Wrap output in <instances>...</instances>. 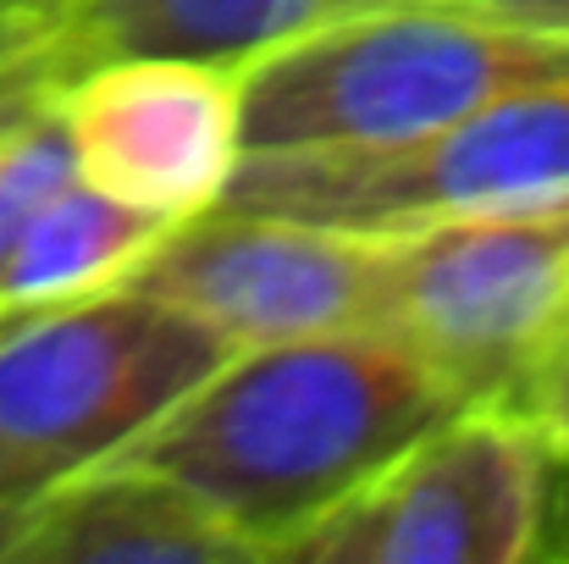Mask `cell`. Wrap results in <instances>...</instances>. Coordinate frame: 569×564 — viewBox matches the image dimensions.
I'll list each match as a JSON object with an SVG mask.
<instances>
[{
  "mask_svg": "<svg viewBox=\"0 0 569 564\" xmlns=\"http://www.w3.org/2000/svg\"><path fill=\"white\" fill-rule=\"evenodd\" d=\"M431 6H459V11H476V17H492V22H509V28H526L537 39L569 44V0H431Z\"/></svg>",
  "mask_w": 569,
  "mask_h": 564,
  "instance_id": "obj_14",
  "label": "cell"
},
{
  "mask_svg": "<svg viewBox=\"0 0 569 564\" xmlns=\"http://www.w3.org/2000/svg\"><path fill=\"white\" fill-rule=\"evenodd\" d=\"M232 349L133 288L0 327V521L117 459Z\"/></svg>",
  "mask_w": 569,
  "mask_h": 564,
  "instance_id": "obj_3",
  "label": "cell"
},
{
  "mask_svg": "<svg viewBox=\"0 0 569 564\" xmlns=\"http://www.w3.org/2000/svg\"><path fill=\"white\" fill-rule=\"evenodd\" d=\"M569 321V205L377 238L371 333L403 344L459 404H515Z\"/></svg>",
  "mask_w": 569,
  "mask_h": 564,
  "instance_id": "obj_5",
  "label": "cell"
},
{
  "mask_svg": "<svg viewBox=\"0 0 569 564\" xmlns=\"http://www.w3.org/2000/svg\"><path fill=\"white\" fill-rule=\"evenodd\" d=\"M0 564H254V554L172 476L106 459L22 504Z\"/></svg>",
  "mask_w": 569,
  "mask_h": 564,
  "instance_id": "obj_9",
  "label": "cell"
},
{
  "mask_svg": "<svg viewBox=\"0 0 569 564\" xmlns=\"http://www.w3.org/2000/svg\"><path fill=\"white\" fill-rule=\"evenodd\" d=\"M72 17V0H0V72L50 67V50Z\"/></svg>",
  "mask_w": 569,
  "mask_h": 564,
  "instance_id": "obj_13",
  "label": "cell"
},
{
  "mask_svg": "<svg viewBox=\"0 0 569 564\" xmlns=\"http://www.w3.org/2000/svg\"><path fill=\"white\" fill-rule=\"evenodd\" d=\"M72 167L156 221L221 205L243 161L238 67L193 56H106L50 83Z\"/></svg>",
  "mask_w": 569,
  "mask_h": 564,
  "instance_id": "obj_8",
  "label": "cell"
},
{
  "mask_svg": "<svg viewBox=\"0 0 569 564\" xmlns=\"http://www.w3.org/2000/svg\"><path fill=\"white\" fill-rule=\"evenodd\" d=\"M161 227L167 221L128 210L111 194L72 178L33 210V221L0 260V327L117 288L161 238Z\"/></svg>",
  "mask_w": 569,
  "mask_h": 564,
  "instance_id": "obj_11",
  "label": "cell"
},
{
  "mask_svg": "<svg viewBox=\"0 0 569 564\" xmlns=\"http://www.w3.org/2000/svg\"><path fill=\"white\" fill-rule=\"evenodd\" d=\"M548 476L515 404H465L387 454L277 564H537Z\"/></svg>",
  "mask_w": 569,
  "mask_h": 564,
  "instance_id": "obj_6",
  "label": "cell"
},
{
  "mask_svg": "<svg viewBox=\"0 0 569 564\" xmlns=\"http://www.w3.org/2000/svg\"><path fill=\"white\" fill-rule=\"evenodd\" d=\"M569 78V44L431 6L371 0L238 61L243 156L381 145Z\"/></svg>",
  "mask_w": 569,
  "mask_h": 564,
  "instance_id": "obj_2",
  "label": "cell"
},
{
  "mask_svg": "<svg viewBox=\"0 0 569 564\" xmlns=\"http://www.w3.org/2000/svg\"><path fill=\"white\" fill-rule=\"evenodd\" d=\"M465 409L387 333H321L232 349L117 459L193 493L254 564L316 526L387 454Z\"/></svg>",
  "mask_w": 569,
  "mask_h": 564,
  "instance_id": "obj_1",
  "label": "cell"
},
{
  "mask_svg": "<svg viewBox=\"0 0 569 564\" xmlns=\"http://www.w3.org/2000/svg\"><path fill=\"white\" fill-rule=\"evenodd\" d=\"M6 526H11V521H0V543H6Z\"/></svg>",
  "mask_w": 569,
  "mask_h": 564,
  "instance_id": "obj_17",
  "label": "cell"
},
{
  "mask_svg": "<svg viewBox=\"0 0 569 564\" xmlns=\"http://www.w3.org/2000/svg\"><path fill=\"white\" fill-rule=\"evenodd\" d=\"M50 78H56L50 67H11V72H0V128H6V122H11V117H17V111L50 83Z\"/></svg>",
  "mask_w": 569,
  "mask_h": 564,
  "instance_id": "obj_16",
  "label": "cell"
},
{
  "mask_svg": "<svg viewBox=\"0 0 569 564\" xmlns=\"http://www.w3.org/2000/svg\"><path fill=\"white\" fill-rule=\"evenodd\" d=\"M117 288L178 305L227 349L360 333L377 305V238L221 199L161 227Z\"/></svg>",
  "mask_w": 569,
  "mask_h": 564,
  "instance_id": "obj_7",
  "label": "cell"
},
{
  "mask_svg": "<svg viewBox=\"0 0 569 564\" xmlns=\"http://www.w3.org/2000/svg\"><path fill=\"white\" fill-rule=\"evenodd\" d=\"M515 409L526 415V426L537 432V443L548 448L553 465H569V321L553 333V344L537 355V366L526 372Z\"/></svg>",
  "mask_w": 569,
  "mask_h": 564,
  "instance_id": "obj_12",
  "label": "cell"
},
{
  "mask_svg": "<svg viewBox=\"0 0 569 564\" xmlns=\"http://www.w3.org/2000/svg\"><path fill=\"white\" fill-rule=\"evenodd\" d=\"M537 564H569V465H553V476H548V509H542Z\"/></svg>",
  "mask_w": 569,
  "mask_h": 564,
  "instance_id": "obj_15",
  "label": "cell"
},
{
  "mask_svg": "<svg viewBox=\"0 0 569 564\" xmlns=\"http://www.w3.org/2000/svg\"><path fill=\"white\" fill-rule=\"evenodd\" d=\"M221 199L366 238L553 210L569 205V78L381 145L243 156Z\"/></svg>",
  "mask_w": 569,
  "mask_h": 564,
  "instance_id": "obj_4",
  "label": "cell"
},
{
  "mask_svg": "<svg viewBox=\"0 0 569 564\" xmlns=\"http://www.w3.org/2000/svg\"><path fill=\"white\" fill-rule=\"evenodd\" d=\"M355 6L366 0H72L50 72L61 78L106 56H193L238 67L266 44Z\"/></svg>",
  "mask_w": 569,
  "mask_h": 564,
  "instance_id": "obj_10",
  "label": "cell"
}]
</instances>
